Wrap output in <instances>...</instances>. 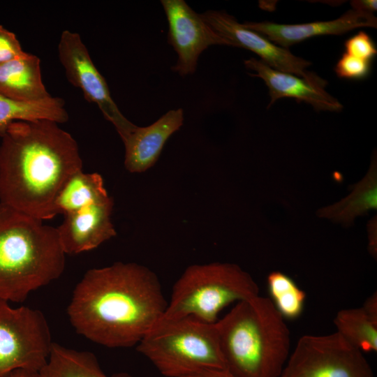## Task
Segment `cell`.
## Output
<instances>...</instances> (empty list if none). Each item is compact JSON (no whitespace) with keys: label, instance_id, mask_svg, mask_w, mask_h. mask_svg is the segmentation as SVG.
<instances>
[{"label":"cell","instance_id":"cell-1","mask_svg":"<svg viewBox=\"0 0 377 377\" xmlns=\"http://www.w3.org/2000/svg\"><path fill=\"white\" fill-rule=\"evenodd\" d=\"M168 302L156 274L135 263L89 269L67 313L76 332L108 348L137 346L162 318Z\"/></svg>","mask_w":377,"mask_h":377},{"label":"cell","instance_id":"cell-2","mask_svg":"<svg viewBox=\"0 0 377 377\" xmlns=\"http://www.w3.org/2000/svg\"><path fill=\"white\" fill-rule=\"evenodd\" d=\"M0 139V203L43 221L54 218L61 188L82 170L76 140L47 119L6 124Z\"/></svg>","mask_w":377,"mask_h":377},{"label":"cell","instance_id":"cell-3","mask_svg":"<svg viewBox=\"0 0 377 377\" xmlns=\"http://www.w3.org/2000/svg\"><path fill=\"white\" fill-rule=\"evenodd\" d=\"M57 228L0 203V300L23 302L64 272Z\"/></svg>","mask_w":377,"mask_h":377},{"label":"cell","instance_id":"cell-4","mask_svg":"<svg viewBox=\"0 0 377 377\" xmlns=\"http://www.w3.org/2000/svg\"><path fill=\"white\" fill-rule=\"evenodd\" d=\"M284 320L269 298L237 302L216 323L226 369L236 377H279L290 354Z\"/></svg>","mask_w":377,"mask_h":377},{"label":"cell","instance_id":"cell-5","mask_svg":"<svg viewBox=\"0 0 377 377\" xmlns=\"http://www.w3.org/2000/svg\"><path fill=\"white\" fill-rule=\"evenodd\" d=\"M258 295V284L237 265H193L174 284L170 300L158 323L193 318L215 323L219 313L229 304Z\"/></svg>","mask_w":377,"mask_h":377},{"label":"cell","instance_id":"cell-6","mask_svg":"<svg viewBox=\"0 0 377 377\" xmlns=\"http://www.w3.org/2000/svg\"><path fill=\"white\" fill-rule=\"evenodd\" d=\"M216 323L193 318L158 323L139 342L137 350L165 377L226 369Z\"/></svg>","mask_w":377,"mask_h":377},{"label":"cell","instance_id":"cell-7","mask_svg":"<svg viewBox=\"0 0 377 377\" xmlns=\"http://www.w3.org/2000/svg\"><path fill=\"white\" fill-rule=\"evenodd\" d=\"M53 342L44 314L28 306L13 308L0 300V377L17 369L39 371Z\"/></svg>","mask_w":377,"mask_h":377},{"label":"cell","instance_id":"cell-8","mask_svg":"<svg viewBox=\"0 0 377 377\" xmlns=\"http://www.w3.org/2000/svg\"><path fill=\"white\" fill-rule=\"evenodd\" d=\"M279 377H374L363 352L337 332L304 335Z\"/></svg>","mask_w":377,"mask_h":377},{"label":"cell","instance_id":"cell-9","mask_svg":"<svg viewBox=\"0 0 377 377\" xmlns=\"http://www.w3.org/2000/svg\"><path fill=\"white\" fill-rule=\"evenodd\" d=\"M58 55L70 83L79 88L86 100L95 103L119 136L133 124L127 119L113 101L107 82L93 63L81 36L64 31L58 44Z\"/></svg>","mask_w":377,"mask_h":377},{"label":"cell","instance_id":"cell-10","mask_svg":"<svg viewBox=\"0 0 377 377\" xmlns=\"http://www.w3.org/2000/svg\"><path fill=\"white\" fill-rule=\"evenodd\" d=\"M202 20L231 46L247 49L256 53L270 67L302 77L323 87L327 82L306 68L311 63L292 54L288 49L275 45L265 36L246 28L223 10H207L200 14Z\"/></svg>","mask_w":377,"mask_h":377},{"label":"cell","instance_id":"cell-11","mask_svg":"<svg viewBox=\"0 0 377 377\" xmlns=\"http://www.w3.org/2000/svg\"><path fill=\"white\" fill-rule=\"evenodd\" d=\"M168 22V43L177 54L172 70L182 76L195 72L200 54L212 45H230L184 0H162Z\"/></svg>","mask_w":377,"mask_h":377},{"label":"cell","instance_id":"cell-12","mask_svg":"<svg viewBox=\"0 0 377 377\" xmlns=\"http://www.w3.org/2000/svg\"><path fill=\"white\" fill-rule=\"evenodd\" d=\"M113 205L110 196L64 215L57 230L66 254L93 250L116 235L111 220Z\"/></svg>","mask_w":377,"mask_h":377},{"label":"cell","instance_id":"cell-13","mask_svg":"<svg viewBox=\"0 0 377 377\" xmlns=\"http://www.w3.org/2000/svg\"><path fill=\"white\" fill-rule=\"evenodd\" d=\"M243 25L262 34L281 47L290 46L311 37L322 35H340L360 27L376 28L374 13L350 9L339 18L330 21L286 24L271 22H246Z\"/></svg>","mask_w":377,"mask_h":377},{"label":"cell","instance_id":"cell-14","mask_svg":"<svg viewBox=\"0 0 377 377\" xmlns=\"http://www.w3.org/2000/svg\"><path fill=\"white\" fill-rule=\"evenodd\" d=\"M184 123L183 110H169L152 124L133 125L121 137L125 147L124 165L130 172H145L158 160L168 139Z\"/></svg>","mask_w":377,"mask_h":377},{"label":"cell","instance_id":"cell-15","mask_svg":"<svg viewBox=\"0 0 377 377\" xmlns=\"http://www.w3.org/2000/svg\"><path fill=\"white\" fill-rule=\"evenodd\" d=\"M247 69L256 73H248L261 78L267 85L270 96L267 108L278 99L293 98L297 101H304L317 110L339 112L343 105L325 90V87L311 83L295 75L276 70L260 59L250 58L244 61Z\"/></svg>","mask_w":377,"mask_h":377},{"label":"cell","instance_id":"cell-16","mask_svg":"<svg viewBox=\"0 0 377 377\" xmlns=\"http://www.w3.org/2000/svg\"><path fill=\"white\" fill-rule=\"evenodd\" d=\"M0 95L20 101H34L51 96L43 82L39 57L26 52L22 57L1 64Z\"/></svg>","mask_w":377,"mask_h":377},{"label":"cell","instance_id":"cell-17","mask_svg":"<svg viewBox=\"0 0 377 377\" xmlns=\"http://www.w3.org/2000/svg\"><path fill=\"white\" fill-rule=\"evenodd\" d=\"M38 373L40 377H134L125 372L108 376L92 353L54 342L47 362Z\"/></svg>","mask_w":377,"mask_h":377},{"label":"cell","instance_id":"cell-18","mask_svg":"<svg viewBox=\"0 0 377 377\" xmlns=\"http://www.w3.org/2000/svg\"><path fill=\"white\" fill-rule=\"evenodd\" d=\"M109 197L101 175L81 170L71 175L61 188L55 200V209L57 214L64 215Z\"/></svg>","mask_w":377,"mask_h":377},{"label":"cell","instance_id":"cell-19","mask_svg":"<svg viewBox=\"0 0 377 377\" xmlns=\"http://www.w3.org/2000/svg\"><path fill=\"white\" fill-rule=\"evenodd\" d=\"M47 119L58 124L68 119L64 101L59 97L20 101L0 95V126L16 121Z\"/></svg>","mask_w":377,"mask_h":377},{"label":"cell","instance_id":"cell-20","mask_svg":"<svg viewBox=\"0 0 377 377\" xmlns=\"http://www.w3.org/2000/svg\"><path fill=\"white\" fill-rule=\"evenodd\" d=\"M376 160L373 161L366 177L355 185V189L346 198L319 211L320 216L332 219L345 223H351L359 215L371 209H376Z\"/></svg>","mask_w":377,"mask_h":377},{"label":"cell","instance_id":"cell-21","mask_svg":"<svg viewBox=\"0 0 377 377\" xmlns=\"http://www.w3.org/2000/svg\"><path fill=\"white\" fill-rule=\"evenodd\" d=\"M334 323L337 332L353 346L362 352L377 350V320L362 306L339 311Z\"/></svg>","mask_w":377,"mask_h":377},{"label":"cell","instance_id":"cell-22","mask_svg":"<svg viewBox=\"0 0 377 377\" xmlns=\"http://www.w3.org/2000/svg\"><path fill=\"white\" fill-rule=\"evenodd\" d=\"M267 287L269 299L284 319L300 316L306 293L290 276L281 272H273L267 277Z\"/></svg>","mask_w":377,"mask_h":377},{"label":"cell","instance_id":"cell-23","mask_svg":"<svg viewBox=\"0 0 377 377\" xmlns=\"http://www.w3.org/2000/svg\"><path fill=\"white\" fill-rule=\"evenodd\" d=\"M370 66L369 61L363 60L344 52L337 61L334 71L341 78L360 80L369 75Z\"/></svg>","mask_w":377,"mask_h":377},{"label":"cell","instance_id":"cell-24","mask_svg":"<svg viewBox=\"0 0 377 377\" xmlns=\"http://www.w3.org/2000/svg\"><path fill=\"white\" fill-rule=\"evenodd\" d=\"M346 53L355 57L371 61L377 54L376 45L371 37L364 31H359L344 43Z\"/></svg>","mask_w":377,"mask_h":377},{"label":"cell","instance_id":"cell-25","mask_svg":"<svg viewBox=\"0 0 377 377\" xmlns=\"http://www.w3.org/2000/svg\"><path fill=\"white\" fill-rule=\"evenodd\" d=\"M25 54L16 35L0 25V64Z\"/></svg>","mask_w":377,"mask_h":377},{"label":"cell","instance_id":"cell-26","mask_svg":"<svg viewBox=\"0 0 377 377\" xmlns=\"http://www.w3.org/2000/svg\"><path fill=\"white\" fill-rule=\"evenodd\" d=\"M183 377H236L225 369H213L198 371Z\"/></svg>","mask_w":377,"mask_h":377},{"label":"cell","instance_id":"cell-27","mask_svg":"<svg viewBox=\"0 0 377 377\" xmlns=\"http://www.w3.org/2000/svg\"><path fill=\"white\" fill-rule=\"evenodd\" d=\"M376 0H355L350 2L353 9L371 13L377 10Z\"/></svg>","mask_w":377,"mask_h":377},{"label":"cell","instance_id":"cell-28","mask_svg":"<svg viewBox=\"0 0 377 377\" xmlns=\"http://www.w3.org/2000/svg\"><path fill=\"white\" fill-rule=\"evenodd\" d=\"M362 307L371 317L377 320V295L376 292L364 301Z\"/></svg>","mask_w":377,"mask_h":377},{"label":"cell","instance_id":"cell-29","mask_svg":"<svg viewBox=\"0 0 377 377\" xmlns=\"http://www.w3.org/2000/svg\"><path fill=\"white\" fill-rule=\"evenodd\" d=\"M6 377H40L38 371L28 369H17Z\"/></svg>","mask_w":377,"mask_h":377}]
</instances>
